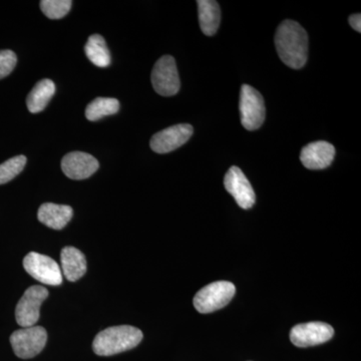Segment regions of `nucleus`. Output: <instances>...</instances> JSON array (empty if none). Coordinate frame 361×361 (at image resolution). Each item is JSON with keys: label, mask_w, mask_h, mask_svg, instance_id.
<instances>
[{"label": "nucleus", "mask_w": 361, "mask_h": 361, "mask_svg": "<svg viewBox=\"0 0 361 361\" xmlns=\"http://www.w3.org/2000/svg\"><path fill=\"white\" fill-rule=\"evenodd\" d=\"M56 92V85L49 78L40 80L33 87L26 99L28 111L32 114L40 113L47 108L51 97Z\"/></svg>", "instance_id": "17"}, {"label": "nucleus", "mask_w": 361, "mask_h": 361, "mask_svg": "<svg viewBox=\"0 0 361 361\" xmlns=\"http://www.w3.org/2000/svg\"><path fill=\"white\" fill-rule=\"evenodd\" d=\"M199 23L204 35L213 37L221 23L219 4L215 0H198Z\"/></svg>", "instance_id": "16"}, {"label": "nucleus", "mask_w": 361, "mask_h": 361, "mask_svg": "<svg viewBox=\"0 0 361 361\" xmlns=\"http://www.w3.org/2000/svg\"><path fill=\"white\" fill-rule=\"evenodd\" d=\"M120 110L118 99L111 97H97L85 109V116L87 120L94 122L101 120L104 116L115 115Z\"/></svg>", "instance_id": "19"}, {"label": "nucleus", "mask_w": 361, "mask_h": 361, "mask_svg": "<svg viewBox=\"0 0 361 361\" xmlns=\"http://www.w3.org/2000/svg\"><path fill=\"white\" fill-rule=\"evenodd\" d=\"M73 215V208L66 205L45 203L40 206L37 218L39 222L54 230H61L68 224Z\"/></svg>", "instance_id": "14"}, {"label": "nucleus", "mask_w": 361, "mask_h": 361, "mask_svg": "<svg viewBox=\"0 0 361 361\" xmlns=\"http://www.w3.org/2000/svg\"><path fill=\"white\" fill-rule=\"evenodd\" d=\"M23 267L30 276L42 284L59 286L63 282L61 267L49 256L30 252L23 259Z\"/></svg>", "instance_id": "6"}, {"label": "nucleus", "mask_w": 361, "mask_h": 361, "mask_svg": "<svg viewBox=\"0 0 361 361\" xmlns=\"http://www.w3.org/2000/svg\"><path fill=\"white\" fill-rule=\"evenodd\" d=\"M152 84L160 96H174L179 92L180 84L175 59L171 56H161L152 71Z\"/></svg>", "instance_id": "7"}, {"label": "nucleus", "mask_w": 361, "mask_h": 361, "mask_svg": "<svg viewBox=\"0 0 361 361\" xmlns=\"http://www.w3.org/2000/svg\"><path fill=\"white\" fill-rule=\"evenodd\" d=\"M236 288L229 281L207 285L194 297V306L200 313H211L225 307L232 300Z\"/></svg>", "instance_id": "3"}, {"label": "nucleus", "mask_w": 361, "mask_h": 361, "mask_svg": "<svg viewBox=\"0 0 361 361\" xmlns=\"http://www.w3.org/2000/svg\"><path fill=\"white\" fill-rule=\"evenodd\" d=\"M334 329L324 322L301 323L290 331V341L297 348H310L330 341Z\"/></svg>", "instance_id": "9"}, {"label": "nucleus", "mask_w": 361, "mask_h": 361, "mask_svg": "<svg viewBox=\"0 0 361 361\" xmlns=\"http://www.w3.org/2000/svg\"><path fill=\"white\" fill-rule=\"evenodd\" d=\"M193 133V127L189 123H179L154 135L149 146L156 153H170L186 144Z\"/></svg>", "instance_id": "10"}, {"label": "nucleus", "mask_w": 361, "mask_h": 361, "mask_svg": "<svg viewBox=\"0 0 361 361\" xmlns=\"http://www.w3.org/2000/svg\"><path fill=\"white\" fill-rule=\"evenodd\" d=\"M97 159L84 152H73L63 157L61 170L66 177L73 180H85L99 170Z\"/></svg>", "instance_id": "12"}, {"label": "nucleus", "mask_w": 361, "mask_h": 361, "mask_svg": "<svg viewBox=\"0 0 361 361\" xmlns=\"http://www.w3.org/2000/svg\"><path fill=\"white\" fill-rule=\"evenodd\" d=\"M47 297L49 291L44 286H30L16 305V322L23 329L35 326L39 319L40 306Z\"/></svg>", "instance_id": "8"}, {"label": "nucleus", "mask_w": 361, "mask_h": 361, "mask_svg": "<svg viewBox=\"0 0 361 361\" xmlns=\"http://www.w3.org/2000/svg\"><path fill=\"white\" fill-rule=\"evenodd\" d=\"M349 25L357 32H361V14L355 13L349 16Z\"/></svg>", "instance_id": "23"}, {"label": "nucleus", "mask_w": 361, "mask_h": 361, "mask_svg": "<svg viewBox=\"0 0 361 361\" xmlns=\"http://www.w3.org/2000/svg\"><path fill=\"white\" fill-rule=\"evenodd\" d=\"M16 63L18 58L13 51H0V80L11 75Z\"/></svg>", "instance_id": "22"}, {"label": "nucleus", "mask_w": 361, "mask_h": 361, "mask_svg": "<svg viewBox=\"0 0 361 361\" xmlns=\"http://www.w3.org/2000/svg\"><path fill=\"white\" fill-rule=\"evenodd\" d=\"M25 156H16L0 165V185L6 184L23 172L26 165Z\"/></svg>", "instance_id": "21"}, {"label": "nucleus", "mask_w": 361, "mask_h": 361, "mask_svg": "<svg viewBox=\"0 0 361 361\" xmlns=\"http://www.w3.org/2000/svg\"><path fill=\"white\" fill-rule=\"evenodd\" d=\"M87 59L99 68H108L111 65V54L106 40L99 35H90L85 45Z\"/></svg>", "instance_id": "18"}, {"label": "nucleus", "mask_w": 361, "mask_h": 361, "mask_svg": "<svg viewBox=\"0 0 361 361\" xmlns=\"http://www.w3.org/2000/svg\"><path fill=\"white\" fill-rule=\"evenodd\" d=\"M240 115L242 126L248 130H258L265 121V104L257 90L243 85L240 92Z\"/></svg>", "instance_id": "4"}, {"label": "nucleus", "mask_w": 361, "mask_h": 361, "mask_svg": "<svg viewBox=\"0 0 361 361\" xmlns=\"http://www.w3.org/2000/svg\"><path fill=\"white\" fill-rule=\"evenodd\" d=\"M336 157V148L329 142H310L304 147L300 161L304 167L310 170H323L329 167Z\"/></svg>", "instance_id": "13"}, {"label": "nucleus", "mask_w": 361, "mask_h": 361, "mask_svg": "<svg viewBox=\"0 0 361 361\" xmlns=\"http://www.w3.org/2000/svg\"><path fill=\"white\" fill-rule=\"evenodd\" d=\"M142 332L130 325L109 327L103 330L92 342L94 353L99 356H111L135 348L141 343Z\"/></svg>", "instance_id": "2"}, {"label": "nucleus", "mask_w": 361, "mask_h": 361, "mask_svg": "<svg viewBox=\"0 0 361 361\" xmlns=\"http://www.w3.org/2000/svg\"><path fill=\"white\" fill-rule=\"evenodd\" d=\"M47 341V330L42 326L25 327L16 330L11 336L14 353L23 360H28L39 355L44 348Z\"/></svg>", "instance_id": "5"}, {"label": "nucleus", "mask_w": 361, "mask_h": 361, "mask_svg": "<svg viewBox=\"0 0 361 361\" xmlns=\"http://www.w3.org/2000/svg\"><path fill=\"white\" fill-rule=\"evenodd\" d=\"M224 186L228 193L234 197L235 201L242 209H250L255 204V193L250 182L241 169L233 166L224 178Z\"/></svg>", "instance_id": "11"}, {"label": "nucleus", "mask_w": 361, "mask_h": 361, "mask_svg": "<svg viewBox=\"0 0 361 361\" xmlns=\"http://www.w3.org/2000/svg\"><path fill=\"white\" fill-rule=\"evenodd\" d=\"M61 273L68 281L80 279L87 272V259L75 247H66L61 253Z\"/></svg>", "instance_id": "15"}, {"label": "nucleus", "mask_w": 361, "mask_h": 361, "mask_svg": "<svg viewBox=\"0 0 361 361\" xmlns=\"http://www.w3.org/2000/svg\"><path fill=\"white\" fill-rule=\"evenodd\" d=\"M275 47L280 59L289 68L299 70L308 59V35L296 21L286 20L278 26Z\"/></svg>", "instance_id": "1"}, {"label": "nucleus", "mask_w": 361, "mask_h": 361, "mask_svg": "<svg viewBox=\"0 0 361 361\" xmlns=\"http://www.w3.org/2000/svg\"><path fill=\"white\" fill-rule=\"evenodd\" d=\"M73 1L71 0H42L40 9L47 18L61 20L70 13Z\"/></svg>", "instance_id": "20"}]
</instances>
